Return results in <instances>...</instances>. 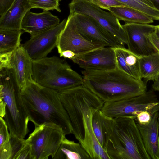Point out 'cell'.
Masks as SVG:
<instances>
[{
  "instance_id": "7a4b0ae2",
  "label": "cell",
  "mask_w": 159,
  "mask_h": 159,
  "mask_svg": "<svg viewBox=\"0 0 159 159\" xmlns=\"http://www.w3.org/2000/svg\"><path fill=\"white\" fill-rule=\"evenodd\" d=\"M59 93L71 122L72 134L84 148L90 147L96 140L92 116L104 102L83 84Z\"/></svg>"
},
{
  "instance_id": "277c9868",
  "label": "cell",
  "mask_w": 159,
  "mask_h": 159,
  "mask_svg": "<svg viewBox=\"0 0 159 159\" xmlns=\"http://www.w3.org/2000/svg\"><path fill=\"white\" fill-rule=\"evenodd\" d=\"M103 119L105 151L110 159H151L134 119L103 114Z\"/></svg>"
},
{
  "instance_id": "7c38bea8",
  "label": "cell",
  "mask_w": 159,
  "mask_h": 159,
  "mask_svg": "<svg viewBox=\"0 0 159 159\" xmlns=\"http://www.w3.org/2000/svg\"><path fill=\"white\" fill-rule=\"evenodd\" d=\"M126 33L128 49L140 57L157 52L148 38L155 26L148 24L126 22L122 25Z\"/></svg>"
},
{
  "instance_id": "8d00e7d4",
  "label": "cell",
  "mask_w": 159,
  "mask_h": 159,
  "mask_svg": "<svg viewBox=\"0 0 159 159\" xmlns=\"http://www.w3.org/2000/svg\"><path fill=\"white\" fill-rule=\"evenodd\" d=\"M154 34L157 38L159 40V25L155 26Z\"/></svg>"
},
{
  "instance_id": "f1b7e54d",
  "label": "cell",
  "mask_w": 159,
  "mask_h": 159,
  "mask_svg": "<svg viewBox=\"0 0 159 159\" xmlns=\"http://www.w3.org/2000/svg\"><path fill=\"white\" fill-rule=\"evenodd\" d=\"M101 8L106 10L117 6H126L117 0H85Z\"/></svg>"
},
{
  "instance_id": "9c48e42d",
  "label": "cell",
  "mask_w": 159,
  "mask_h": 159,
  "mask_svg": "<svg viewBox=\"0 0 159 159\" xmlns=\"http://www.w3.org/2000/svg\"><path fill=\"white\" fill-rule=\"evenodd\" d=\"M66 135L58 125L46 123L35 126L26 142L30 146L32 159H53Z\"/></svg>"
},
{
  "instance_id": "d6a6232c",
  "label": "cell",
  "mask_w": 159,
  "mask_h": 159,
  "mask_svg": "<svg viewBox=\"0 0 159 159\" xmlns=\"http://www.w3.org/2000/svg\"><path fill=\"white\" fill-rule=\"evenodd\" d=\"M148 38L157 52L159 53V40L156 37L154 32L148 35Z\"/></svg>"
},
{
  "instance_id": "6da1fadb",
  "label": "cell",
  "mask_w": 159,
  "mask_h": 159,
  "mask_svg": "<svg viewBox=\"0 0 159 159\" xmlns=\"http://www.w3.org/2000/svg\"><path fill=\"white\" fill-rule=\"evenodd\" d=\"M21 95L29 120L35 126L52 123L60 126L66 135L72 134L71 122L59 92L42 86L32 79L21 89Z\"/></svg>"
},
{
  "instance_id": "8fae6325",
  "label": "cell",
  "mask_w": 159,
  "mask_h": 159,
  "mask_svg": "<svg viewBox=\"0 0 159 159\" xmlns=\"http://www.w3.org/2000/svg\"><path fill=\"white\" fill-rule=\"evenodd\" d=\"M66 21L65 19L56 26L31 35L30 39L22 45L32 60L47 57L57 47L59 36Z\"/></svg>"
},
{
  "instance_id": "7402d4cb",
  "label": "cell",
  "mask_w": 159,
  "mask_h": 159,
  "mask_svg": "<svg viewBox=\"0 0 159 159\" xmlns=\"http://www.w3.org/2000/svg\"><path fill=\"white\" fill-rule=\"evenodd\" d=\"M21 30L0 29V56L11 54L21 45Z\"/></svg>"
},
{
  "instance_id": "4dcf8cb0",
  "label": "cell",
  "mask_w": 159,
  "mask_h": 159,
  "mask_svg": "<svg viewBox=\"0 0 159 159\" xmlns=\"http://www.w3.org/2000/svg\"><path fill=\"white\" fill-rule=\"evenodd\" d=\"M16 159H32L31 147L26 142L18 155Z\"/></svg>"
},
{
  "instance_id": "2e32d148",
  "label": "cell",
  "mask_w": 159,
  "mask_h": 159,
  "mask_svg": "<svg viewBox=\"0 0 159 159\" xmlns=\"http://www.w3.org/2000/svg\"><path fill=\"white\" fill-rule=\"evenodd\" d=\"M60 23L57 16L49 11L35 13L30 10L23 17L21 23V30L32 35L54 27Z\"/></svg>"
},
{
  "instance_id": "ffe728a7",
  "label": "cell",
  "mask_w": 159,
  "mask_h": 159,
  "mask_svg": "<svg viewBox=\"0 0 159 159\" xmlns=\"http://www.w3.org/2000/svg\"><path fill=\"white\" fill-rule=\"evenodd\" d=\"M119 20L126 22L149 24L154 20L145 13L136 9L126 6H117L107 9Z\"/></svg>"
},
{
  "instance_id": "e575fe53",
  "label": "cell",
  "mask_w": 159,
  "mask_h": 159,
  "mask_svg": "<svg viewBox=\"0 0 159 159\" xmlns=\"http://www.w3.org/2000/svg\"><path fill=\"white\" fill-rule=\"evenodd\" d=\"M139 3L151 7L155 8L151 0H134Z\"/></svg>"
},
{
  "instance_id": "5bb4252c",
  "label": "cell",
  "mask_w": 159,
  "mask_h": 159,
  "mask_svg": "<svg viewBox=\"0 0 159 159\" xmlns=\"http://www.w3.org/2000/svg\"><path fill=\"white\" fill-rule=\"evenodd\" d=\"M73 14L77 28L85 39L90 41L102 43L106 46L115 47L120 46L105 33L93 18L84 14Z\"/></svg>"
},
{
  "instance_id": "5b68a950",
  "label": "cell",
  "mask_w": 159,
  "mask_h": 159,
  "mask_svg": "<svg viewBox=\"0 0 159 159\" xmlns=\"http://www.w3.org/2000/svg\"><path fill=\"white\" fill-rule=\"evenodd\" d=\"M0 115L10 134L24 138L29 121L21 95V89L11 68L0 69Z\"/></svg>"
},
{
  "instance_id": "4316f807",
  "label": "cell",
  "mask_w": 159,
  "mask_h": 159,
  "mask_svg": "<svg viewBox=\"0 0 159 159\" xmlns=\"http://www.w3.org/2000/svg\"><path fill=\"white\" fill-rule=\"evenodd\" d=\"M10 141L12 149L11 159H16L19 153L26 144V139L10 134Z\"/></svg>"
},
{
  "instance_id": "83f0119b",
  "label": "cell",
  "mask_w": 159,
  "mask_h": 159,
  "mask_svg": "<svg viewBox=\"0 0 159 159\" xmlns=\"http://www.w3.org/2000/svg\"><path fill=\"white\" fill-rule=\"evenodd\" d=\"M10 144V134L7 126L3 118L0 117V147H4Z\"/></svg>"
},
{
  "instance_id": "9a60e30c",
  "label": "cell",
  "mask_w": 159,
  "mask_h": 159,
  "mask_svg": "<svg viewBox=\"0 0 159 159\" xmlns=\"http://www.w3.org/2000/svg\"><path fill=\"white\" fill-rule=\"evenodd\" d=\"M32 61L21 45L10 56L4 67L12 69L21 89L28 80L32 79Z\"/></svg>"
},
{
  "instance_id": "ac0fdd59",
  "label": "cell",
  "mask_w": 159,
  "mask_h": 159,
  "mask_svg": "<svg viewBox=\"0 0 159 159\" xmlns=\"http://www.w3.org/2000/svg\"><path fill=\"white\" fill-rule=\"evenodd\" d=\"M117 67L128 75L139 80L141 77L139 60L140 57L124 46L114 47Z\"/></svg>"
},
{
  "instance_id": "44dd1931",
  "label": "cell",
  "mask_w": 159,
  "mask_h": 159,
  "mask_svg": "<svg viewBox=\"0 0 159 159\" xmlns=\"http://www.w3.org/2000/svg\"><path fill=\"white\" fill-rule=\"evenodd\" d=\"M90 159V157L80 143L64 138L53 159Z\"/></svg>"
},
{
  "instance_id": "30bf717a",
  "label": "cell",
  "mask_w": 159,
  "mask_h": 159,
  "mask_svg": "<svg viewBox=\"0 0 159 159\" xmlns=\"http://www.w3.org/2000/svg\"><path fill=\"white\" fill-rule=\"evenodd\" d=\"M106 46L98 42L90 41L84 38L79 31L73 13H70L65 25L58 38L57 48L58 53L70 50L76 55Z\"/></svg>"
},
{
  "instance_id": "8992f818",
  "label": "cell",
  "mask_w": 159,
  "mask_h": 159,
  "mask_svg": "<svg viewBox=\"0 0 159 159\" xmlns=\"http://www.w3.org/2000/svg\"><path fill=\"white\" fill-rule=\"evenodd\" d=\"M32 79L39 84L58 92L83 84V78L66 61L56 56L32 61Z\"/></svg>"
},
{
  "instance_id": "836d02e7",
  "label": "cell",
  "mask_w": 159,
  "mask_h": 159,
  "mask_svg": "<svg viewBox=\"0 0 159 159\" xmlns=\"http://www.w3.org/2000/svg\"><path fill=\"white\" fill-rule=\"evenodd\" d=\"M59 55L60 57H63L65 58H68L70 60L76 55L75 53L70 50L63 51Z\"/></svg>"
},
{
  "instance_id": "603a6c76",
  "label": "cell",
  "mask_w": 159,
  "mask_h": 159,
  "mask_svg": "<svg viewBox=\"0 0 159 159\" xmlns=\"http://www.w3.org/2000/svg\"><path fill=\"white\" fill-rule=\"evenodd\" d=\"M139 69L141 77L144 81H153L159 75V53L156 52L140 57Z\"/></svg>"
},
{
  "instance_id": "d4e9b609",
  "label": "cell",
  "mask_w": 159,
  "mask_h": 159,
  "mask_svg": "<svg viewBox=\"0 0 159 159\" xmlns=\"http://www.w3.org/2000/svg\"><path fill=\"white\" fill-rule=\"evenodd\" d=\"M125 5L139 11L153 20H159V11L156 8L141 4L134 0H117Z\"/></svg>"
},
{
  "instance_id": "cb8c5ba5",
  "label": "cell",
  "mask_w": 159,
  "mask_h": 159,
  "mask_svg": "<svg viewBox=\"0 0 159 159\" xmlns=\"http://www.w3.org/2000/svg\"><path fill=\"white\" fill-rule=\"evenodd\" d=\"M92 125L94 134L97 140L105 151V128L103 114L100 110L96 111L93 114L92 119Z\"/></svg>"
},
{
  "instance_id": "74e56055",
  "label": "cell",
  "mask_w": 159,
  "mask_h": 159,
  "mask_svg": "<svg viewBox=\"0 0 159 159\" xmlns=\"http://www.w3.org/2000/svg\"><path fill=\"white\" fill-rule=\"evenodd\" d=\"M155 8L159 11V0H151Z\"/></svg>"
},
{
  "instance_id": "f35d334b",
  "label": "cell",
  "mask_w": 159,
  "mask_h": 159,
  "mask_svg": "<svg viewBox=\"0 0 159 159\" xmlns=\"http://www.w3.org/2000/svg\"><path fill=\"white\" fill-rule=\"evenodd\" d=\"M158 131H159V113L158 114Z\"/></svg>"
},
{
  "instance_id": "ba28073f",
  "label": "cell",
  "mask_w": 159,
  "mask_h": 159,
  "mask_svg": "<svg viewBox=\"0 0 159 159\" xmlns=\"http://www.w3.org/2000/svg\"><path fill=\"white\" fill-rule=\"evenodd\" d=\"M69 7L70 13H78L91 16L118 44L122 46L127 44V34L123 25L110 12L106 11L85 0H72Z\"/></svg>"
},
{
  "instance_id": "f546056e",
  "label": "cell",
  "mask_w": 159,
  "mask_h": 159,
  "mask_svg": "<svg viewBox=\"0 0 159 159\" xmlns=\"http://www.w3.org/2000/svg\"><path fill=\"white\" fill-rule=\"evenodd\" d=\"M152 115L147 111L139 112L135 119L136 121L142 125H147L151 121Z\"/></svg>"
},
{
  "instance_id": "d6986e66",
  "label": "cell",
  "mask_w": 159,
  "mask_h": 159,
  "mask_svg": "<svg viewBox=\"0 0 159 159\" xmlns=\"http://www.w3.org/2000/svg\"><path fill=\"white\" fill-rule=\"evenodd\" d=\"M30 9L28 0H15L7 12L0 17V29L21 30L22 20Z\"/></svg>"
},
{
  "instance_id": "3957f363",
  "label": "cell",
  "mask_w": 159,
  "mask_h": 159,
  "mask_svg": "<svg viewBox=\"0 0 159 159\" xmlns=\"http://www.w3.org/2000/svg\"><path fill=\"white\" fill-rule=\"evenodd\" d=\"M84 86L104 102L141 95L147 91V83L136 79L117 67L106 70L82 71Z\"/></svg>"
},
{
  "instance_id": "484cf974",
  "label": "cell",
  "mask_w": 159,
  "mask_h": 159,
  "mask_svg": "<svg viewBox=\"0 0 159 159\" xmlns=\"http://www.w3.org/2000/svg\"><path fill=\"white\" fill-rule=\"evenodd\" d=\"M60 0H28L31 9L40 8L44 11L56 10L60 12L59 7Z\"/></svg>"
},
{
  "instance_id": "d590c367",
  "label": "cell",
  "mask_w": 159,
  "mask_h": 159,
  "mask_svg": "<svg viewBox=\"0 0 159 159\" xmlns=\"http://www.w3.org/2000/svg\"><path fill=\"white\" fill-rule=\"evenodd\" d=\"M153 81L152 90L153 91H159V75Z\"/></svg>"
},
{
  "instance_id": "4fadbf2b",
  "label": "cell",
  "mask_w": 159,
  "mask_h": 159,
  "mask_svg": "<svg viewBox=\"0 0 159 159\" xmlns=\"http://www.w3.org/2000/svg\"><path fill=\"white\" fill-rule=\"evenodd\" d=\"M84 70H106L117 68L114 47L105 46L76 55L71 59Z\"/></svg>"
},
{
  "instance_id": "52a82bcc",
  "label": "cell",
  "mask_w": 159,
  "mask_h": 159,
  "mask_svg": "<svg viewBox=\"0 0 159 159\" xmlns=\"http://www.w3.org/2000/svg\"><path fill=\"white\" fill-rule=\"evenodd\" d=\"M111 118L129 117L135 119L141 111H147L152 115L159 111V100L154 91H146L137 96L118 101L104 102L100 110Z\"/></svg>"
},
{
  "instance_id": "e0dca14e",
  "label": "cell",
  "mask_w": 159,
  "mask_h": 159,
  "mask_svg": "<svg viewBox=\"0 0 159 159\" xmlns=\"http://www.w3.org/2000/svg\"><path fill=\"white\" fill-rule=\"evenodd\" d=\"M159 113L158 112L155 113L148 124L142 125L136 121L146 150L151 159H159Z\"/></svg>"
},
{
  "instance_id": "1f68e13d",
  "label": "cell",
  "mask_w": 159,
  "mask_h": 159,
  "mask_svg": "<svg viewBox=\"0 0 159 159\" xmlns=\"http://www.w3.org/2000/svg\"><path fill=\"white\" fill-rule=\"evenodd\" d=\"M15 1V0H0V17L7 12Z\"/></svg>"
}]
</instances>
